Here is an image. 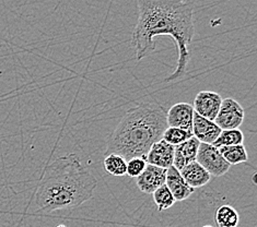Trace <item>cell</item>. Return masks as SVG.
<instances>
[{"label":"cell","mask_w":257,"mask_h":227,"mask_svg":"<svg viewBox=\"0 0 257 227\" xmlns=\"http://www.w3.org/2000/svg\"><path fill=\"white\" fill-rule=\"evenodd\" d=\"M244 134L240 129H231V130H221L215 142L212 143L213 146L217 149L222 148V146H231L243 144Z\"/></svg>","instance_id":"16"},{"label":"cell","mask_w":257,"mask_h":227,"mask_svg":"<svg viewBox=\"0 0 257 227\" xmlns=\"http://www.w3.org/2000/svg\"><path fill=\"white\" fill-rule=\"evenodd\" d=\"M196 162L201 165L211 177H221L228 173L231 168V165L225 162L219 149L212 144H199Z\"/></svg>","instance_id":"4"},{"label":"cell","mask_w":257,"mask_h":227,"mask_svg":"<svg viewBox=\"0 0 257 227\" xmlns=\"http://www.w3.org/2000/svg\"><path fill=\"white\" fill-rule=\"evenodd\" d=\"M165 186L172 193L175 201H184L188 199L193 194L194 190L192 187H189L185 180L183 179L181 173L173 166L167 169V177H165Z\"/></svg>","instance_id":"12"},{"label":"cell","mask_w":257,"mask_h":227,"mask_svg":"<svg viewBox=\"0 0 257 227\" xmlns=\"http://www.w3.org/2000/svg\"><path fill=\"white\" fill-rule=\"evenodd\" d=\"M193 137V133L186 131V130H182V129L179 128H172V127H168L165 129L162 136V140H164L165 142L176 146L183 142H185L189 138Z\"/></svg>","instance_id":"19"},{"label":"cell","mask_w":257,"mask_h":227,"mask_svg":"<svg viewBox=\"0 0 257 227\" xmlns=\"http://www.w3.org/2000/svg\"><path fill=\"white\" fill-rule=\"evenodd\" d=\"M200 142L194 136L189 138L185 142L174 146V157L172 166L177 169L182 170L187 164L195 162L196 156L199 148Z\"/></svg>","instance_id":"11"},{"label":"cell","mask_w":257,"mask_h":227,"mask_svg":"<svg viewBox=\"0 0 257 227\" xmlns=\"http://www.w3.org/2000/svg\"><path fill=\"white\" fill-rule=\"evenodd\" d=\"M222 97L220 94L212 91H201L196 95L193 108L196 114L208 120L213 121L216 119L218 112L221 106Z\"/></svg>","instance_id":"6"},{"label":"cell","mask_w":257,"mask_h":227,"mask_svg":"<svg viewBox=\"0 0 257 227\" xmlns=\"http://www.w3.org/2000/svg\"><path fill=\"white\" fill-rule=\"evenodd\" d=\"M147 166V162L143 157H134L127 161L126 175L132 178H137Z\"/></svg>","instance_id":"20"},{"label":"cell","mask_w":257,"mask_h":227,"mask_svg":"<svg viewBox=\"0 0 257 227\" xmlns=\"http://www.w3.org/2000/svg\"><path fill=\"white\" fill-rule=\"evenodd\" d=\"M174 157V146L165 142L164 140H159L151 145L148 153L145 157L147 164H151L154 166L168 169L173 165Z\"/></svg>","instance_id":"9"},{"label":"cell","mask_w":257,"mask_h":227,"mask_svg":"<svg viewBox=\"0 0 257 227\" xmlns=\"http://www.w3.org/2000/svg\"><path fill=\"white\" fill-rule=\"evenodd\" d=\"M168 128L167 110L157 103H142L128 109L107 141V154H118L126 161L145 159L151 145L161 140Z\"/></svg>","instance_id":"3"},{"label":"cell","mask_w":257,"mask_h":227,"mask_svg":"<svg viewBox=\"0 0 257 227\" xmlns=\"http://www.w3.org/2000/svg\"><path fill=\"white\" fill-rule=\"evenodd\" d=\"M126 159L118 154H107L104 158V168L106 173L116 177L126 175Z\"/></svg>","instance_id":"17"},{"label":"cell","mask_w":257,"mask_h":227,"mask_svg":"<svg viewBox=\"0 0 257 227\" xmlns=\"http://www.w3.org/2000/svg\"><path fill=\"white\" fill-rule=\"evenodd\" d=\"M165 177H167V169L147 164L143 173L137 177V186L142 192L152 194L159 187L164 185Z\"/></svg>","instance_id":"8"},{"label":"cell","mask_w":257,"mask_h":227,"mask_svg":"<svg viewBox=\"0 0 257 227\" xmlns=\"http://www.w3.org/2000/svg\"><path fill=\"white\" fill-rule=\"evenodd\" d=\"M137 5L138 21L132 36L137 60L156 51V36L169 35L175 42L179 58L175 70L165 82L185 76L189 63L188 45L195 34L189 0H137Z\"/></svg>","instance_id":"1"},{"label":"cell","mask_w":257,"mask_h":227,"mask_svg":"<svg viewBox=\"0 0 257 227\" xmlns=\"http://www.w3.org/2000/svg\"><path fill=\"white\" fill-rule=\"evenodd\" d=\"M192 132L200 143L212 144L221 132V129L215 124V121L208 120L194 113Z\"/></svg>","instance_id":"10"},{"label":"cell","mask_w":257,"mask_h":227,"mask_svg":"<svg viewBox=\"0 0 257 227\" xmlns=\"http://www.w3.org/2000/svg\"><path fill=\"white\" fill-rule=\"evenodd\" d=\"M97 186L95 177L76 154L55 159L45 168L35 193L42 211L53 212L81 205L92 198Z\"/></svg>","instance_id":"2"},{"label":"cell","mask_w":257,"mask_h":227,"mask_svg":"<svg viewBox=\"0 0 257 227\" xmlns=\"http://www.w3.org/2000/svg\"><path fill=\"white\" fill-rule=\"evenodd\" d=\"M152 194H154L155 203L160 212L168 210L171 206H173V204L176 202L169 188L165 186V183L163 186L159 187Z\"/></svg>","instance_id":"18"},{"label":"cell","mask_w":257,"mask_h":227,"mask_svg":"<svg viewBox=\"0 0 257 227\" xmlns=\"http://www.w3.org/2000/svg\"><path fill=\"white\" fill-rule=\"evenodd\" d=\"M194 113L191 104L177 103L167 112V125L168 127L179 128L192 132Z\"/></svg>","instance_id":"7"},{"label":"cell","mask_w":257,"mask_h":227,"mask_svg":"<svg viewBox=\"0 0 257 227\" xmlns=\"http://www.w3.org/2000/svg\"><path fill=\"white\" fill-rule=\"evenodd\" d=\"M222 157L225 162L230 164L231 166L238 165L241 163H245L248 161V155L245 146L243 144L231 145V146H222L219 149Z\"/></svg>","instance_id":"14"},{"label":"cell","mask_w":257,"mask_h":227,"mask_svg":"<svg viewBox=\"0 0 257 227\" xmlns=\"http://www.w3.org/2000/svg\"><path fill=\"white\" fill-rule=\"evenodd\" d=\"M244 116L245 113L241 104L234 99L226 97L222 100L217 117L213 121L221 130L240 129L243 124Z\"/></svg>","instance_id":"5"},{"label":"cell","mask_w":257,"mask_h":227,"mask_svg":"<svg viewBox=\"0 0 257 227\" xmlns=\"http://www.w3.org/2000/svg\"><path fill=\"white\" fill-rule=\"evenodd\" d=\"M180 173L183 179L193 189L205 187L211 180V175L196 161L187 164Z\"/></svg>","instance_id":"13"},{"label":"cell","mask_w":257,"mask_h":227,"mask_svg":"<svg viewBox=\"0 0 257 227\" xmlns=\"http://www.w3.org/2000/svg\"><path fill=\"white\" fill-rule=\"evenodd\" d=\"M216 223L219 227H237L240 215L233 206L224 204L219 206L216 212Z\"/></svg>","instance_id":"15"},{"label":"cell","mask_w":257,"mask_h":227,"mask_svg":"<svg viewBox=\"0 0 257 227\" xmlns=\"http://www.w3.org/2000/svg\"><path fill=\"white\" fill-rule=\"evenodd\" d=\"M203 227H212L211 225H205V226H203Z\"/></svg>","instance_id":"21"}]
</instances>
